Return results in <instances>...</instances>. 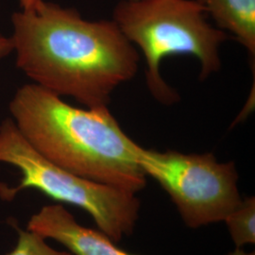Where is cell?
I'll list each match as a JSON object with an SVG mask.
<instances>
[{
  "instance_id": "10",
  "label": "cell",
  "mask_w": 255,
  "mask_h": 255,
  "mask_svg": "<svg viewBox=\"0 0 255 255\" xmlns=\"http://www.w3.org/2000/svg\"><path fill=\"white\" fill-rule=\"evenodd\" d=\"M13 51V43L11 38L0 35V60Z\"/></svg>"
},
{
  "instance_id": "6",
  "label": "cell",
  "mask_w": 255,
  "mask_h": 255,
  "mask_svg": "<svg viewBox=\"0 0 255 255\" xmlns=\"http://www.w3.org/2000/svg\"><path fill=\"white\" fill-rule=\"evenodd\" d=\"M27 230L53 239L72 255H136L121 250L101 231L82 226L62 204L43 206L30 217Z\"/></svg>"
},
{
  "instance_id": "9",
  "label": "cell",
  "mask_w": 255,
  "mask_h": 255,
  "mask_svg": "<svg viewBox=\"0 0 255 255\" xmlns=\"http://www.w3.org/2000/svg\"><path fill=\"white\" fill-rule=\"evenodd\" d=\"M17 243L7 255H72L69 252L55 250L46 243V239L27 229H17Z\"/></svg>"
},
{
  "instance_id": "13",
  "label": "cell",
  "mask_w": 255,
  "mask_h": 255,
  "mask_svg": "<svg viewBox=\"0 0 255 255\" xmlns=\"http://www.w3.org/2000/svg\"><path fill=\"white\" fill-rule=\"evenodd\" d=\"M128 1H137V0H128Z\"/></svg>"
},
{
  "instance_id": "12",
  "label": "cell",
  "mask_w": 255,
  "mask_h": 255,
  "mask_svg": "<svg viewBox=\"0 0 255 255\" xmlns=\"http://www.w3.org/2000/svg\"><path fill=\"white\" fill-rule=\"evenodd\" d=\"M227 255H255V253H247L244 252L242 249H236L234 252L230 253Z\"/></svg>"
},
{
  "instance_id": "3",
  "label": "cell",
  "mask_w": 255,
  "mask_h": 255,
  "mask_svg": "<svg viewBox=\"0 0 255 255\" xmlns=\"http://www.w3.org/2000/svg\"><path fill=\"white\" fill-rule=\"evenodd\" d=\"M197 0H123L114 10V21L136 45L146 62L148 90L161 103L179 101V95L164 82L160 66L166 57L191 55L201 66V80L220 69L219 49L227 33L212 27Z\"/></svg>"
},
{
  "instance_id": "1",
  "label": "cell",
  "mask_w": 255,
  "mask_h": 255,
  "mask_svg": "<svg viewBox=\"0 0 255 255\" xmlns=\"http://www.w3.org/2000/svg\"><path fill=\"white\" fill-rule=\"evenodd\" d=\"M19 68L35 84L88 108L108 107L113 92L131 81L139 56L114 20L87 21L43 0L12 15Z\"/></svg>"
},
{
  "instance_id": "11",
  "label": "cell",
  "mask_w": 255,
  "mask_h": 255,
  "mask_svg": "<svg viewBox=\"0 0 255 255\" xmlns=\"http://www.w3.org/2000/svg\"><path fill=\"white\" fill-rule=\"evenodd\" d=\"M19 1L22 9L27 10V9H33L42 0H19Z\"/></svg>"
},
{
  "instance_id": "7",
  "label": "cell",
  "mask_w": 255,
  "mask_h": 255,
  "mask_svg": "<svg viewBox=\"0 0 255 255\" xmlns=\"http://www.w3.org/2000/svg\"><path fill=\"white\" fill-rule=\"evenodd\" d=\"M216 21L219 29L228 30L255 56V0H197Z\"/></svg>"
},
{
  "instance_id": "5",
  "label": "cell",
  "mask_w": 255,
  "mask_h": 255,
  "mask_svg": "<svg viewBox=\"0 0 255 255\" xmlns=\"http://www.w3.org/2000/svg\"><path fill=\"white\" fill-rule=\"evenodd\" d=\"M138 164L169 195L190 228L224 221L242 201L236 164L219 163L212 153L185 154L140 146Z\"/></svg>"
},
{
  "instance_id": "2",
  "label": "cell",
  "mask_w": 255,
  "mask_h": 255,
  "mask_svg": "<svg viewBox=\"0 0 255 255\" xmlns=\"http://www.w3.org/2000/svg\"><path fill=\"white\" fill-rule=\"evenodd\" d=\"M20 132L39 153L94 182L136 194L146 185L140 146L108 107L81 109L35 83L20 87L9 103Z\"/></svg>"
},
{
  "instance_id": "4",
  "label": "cell",
  "mask_w": 255,
  "mask_h": 255,
  "mask_svg": "<svg viewBox=\"0 0 255 255\" xmlns=\"http://www.w3.org/2000/svg\"><path fill=\"white\" fill-rule=\"evenodd\" d=\"M0 163L21 173L15 186L0 183L3 201H13L26 189H36L54 201L86 211L114 242L130 236L135 228L140 211L136 194L82 178L50 162L27 142L12 119L0 125Z\"/></svg>"
},
{
  "instance_id": "8",
  "label": "cell",
  "mask_w": 255,
  "mask_h": 255,
  "mask_svg": "<svg viewBox=\"0 0 255 255\" xmlns=\"http://www.w3.org/2000/svg\"><path fill=\"white\" fill-rule=\"evenodd\" d=\"M227 228L236 249L255 243V199L248 197L226 219Z\"/></svg>"
}]
</instances>
